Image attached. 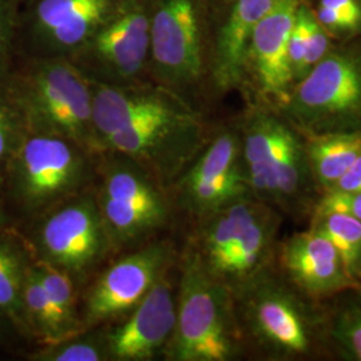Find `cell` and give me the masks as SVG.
I'll return each instance as SVG.
<instances>
[{
  "label": "cell",
  "instance_id": "6da1fadb",
  "mask_svg": "<svg viewBox=\"0 0 361 361\" xmlns=\"http://www.w3.org/2000/svg\"><path fill=\"white\" fill-rule=\"evenodd\" d=\"M98 157L66 138L27 133L1 173L16 226L92 189Z\"/></svg>",
  "mask_w": 361,
  "mask_h": 361
},
{
  "label": "cell",
  "instance_id": "7a4b0ae2",
  "mask_svg": "<svg viewBox=\"0 0 361 361\" xmlns=\"http://www.w3.org/2000/svg\"><path fill=\"white\" fill-rule=\"evenodd\" d=\"M28 133L66 138L101 155L92 125V85L67 58H19L6 87Z\"/></svg>",
  "mask_w": 361,
  "mask_h": 361
},
{
  "label": "cell",
  "instance_id": "3957f363",
  "mask_svg": "<svg viewBox=\"0 0 361 361\" xmlns=\"http://www.w3.org/2000/svg\"><path fill=\"white\" fill-rule=\"evenodd\" d=\"M250 193L276 210L296 214L312 202L313 180L305 141L264 104L246 114L238 130Z\"/></svg>",
  "mask_w": 361,
  "mask_h": 361
},
{
  "label": "cell",
  "instance_id": "277c9868",
  "mask_svg": "<svg viewBox=\"0 0 361 361\" xmlns=\"http://www.w3.org/2000/svg\"><path fill=\"white\" fill-rule=\"evenodd\" d=\"M177 319L164 349L168 361H232L245 340L229 289L210 277L188 252L180 257Z\"/></svg>",
  "mask_w": 361,
  "mask_h": 361
},
{
  "label": "cell",
  "instance_id": "5b68a950",
  "mask_svg": "<svg viewBox=\"0 0 361 361\" xmlns=\"http://www.w3.org/2000/svg\"><path fill=\"white\" fill-rule=\"evenodd\" d=\"M94 194L116 252L147 243L173 216L169 189L125 155L98 157Z\"/></svg>",
  "mask_w": 361,
  "mask_h": 361
},
{
  "label": "cell",
  "instance_id": "8992f818",
  "mask_svg": "<svg viewBox=\"0 0 361 361\" xmlns=\"http://www.w3.org/2000/svg\"><path fill=\"white\" fill-rule=\"evenodd\" d=\"M35 261L66 271L78 286L89 284L116 249L97 204L94 188L23 225Z\"/></svg>",
  "mask_w": 361,
  "mask_h": 361
},
{
  "label": "cell",
  "instance_id": "52a82bcc",
  "mask_svg": "<svg viewBox=\"0 0 361 361\" xmlns=\"http://www.w3.org/2000/svg\"><path fill=\"white\" fill-rule=\"evenodd\" d=\"M233 298L245 344H253L273 359L310 356L319 345L316 314L269 269Z\"/></svg>",
  "mask_w": 361,
  "mask_h": 361
},
{
  "label": "cell",
  "instance_id": "ba28073f",
  "mask_svg": "<svg viewBox=\"0 0 361 361\" xmlns=\"http://www.w3.org/2000/svg\"><path fill=\"white\" fill-rule=\"evenodd\" d=\"M207 71L202 0H152L149 78L193 104Z\"/></svg>",
  "mask_w": 361,
  "mask_h": 361
},
{
  "label": "cell",
  "instance_id": "9c48e42d",
  "mask_svg": "<svg viewBox=\"0 0 361 361\" xmlns=\"http://www.w3.org/2000/svg\"><path fill=\"white\" fill-rule=\"evenodd\" d=\"M281 110L307 135L361 131V56L328 52L293 85Z\"/></svg>",
  "mask_w": 361,
  "mask_h": 361
},
{
  "label": "cell",
  "instance_id": "30bf717a",
  "mask_svg": "<svg viewBox=\"0 0 361 361\" xmlns=\"http://www.w3.org/2000/svg\"><path fill=\"white\" fill-rule=\"evenodd\" d=\"M152 0H119L67 59L94 83L134 85L150 80Z\"/></svg>",
  "mask_w": 361,
  "mask_h": 361
},
{
  "label": "cell",
  "instance_id": "8fae6325",
  "mask_svg": "<svg viewBox=\"0 0 361 361\" xmlns=\"http://www.w3.org/2000/svg\"><path fill=\"white\" fill-rule=\"evenodd\" d=\"M205 125L195 109L157 116L111 134L104 153L125 155L140 164L170 192L207 145Z\"/></svg>",
  "mask_w": 361,
  "mask_h": 361
},
{
  "label": "cell",
  "instance_id": "7c38bea8",
  "mask_svg": "<svg viewBox=\"0 0 361 361\" xmlns=\"http://www.w3.org/2000/svg\"><path fill=\"white\" fill-rule=\"evenodd\" d=\"M177 253L169 240H149L98 271L79 310L82 331L114 323L133 310L158 279L170 271Z\"/></svg>",
  "mask_w": 361,
  "mask_h": 361
},
{
  "label": "cell",
  "instance_id": "4fadbf2b",
  "mask_svg": "<svg viewBox=\"0 0 361 361\" xmlns=\"http://www.w3.org/2000/svg\"><path fill=\"white\" fill-rule=\"evenodd\" d=\"M119 0H27L19 7V58H68L90 38Z\"/></svg>",
  "mask_w": 361,
  "mask_h": 361
},
{
  "label": "cell",
  "instance_id": "5bb4252c",
  "mask_svg": "<svg viewBox=\"0 0 361 361\" xmlns=\"http://www.w3.org/2000/svg\"><path fill=\"white\" fill-rule=\"evenodd\" d=\"M170 189L174 207L195 219L250 194L238 130H221L210 138Z\"/></svg>",
  "mask_w": 361,
  "mask_h": 361
},
{
  "label": "cell",
  "instance_id": "9a60e30c",
  "mask_svg": "<svg viewBox=\"0 0 361 361\" xmlns=\"http://www.w3.org/2000/svg\"><path fill=\"white\" fill-rule=\"evenodd\" d=\"M300 0H276L253 28L247 42L243 86L262 104L283 109L295 85L289 62V37Z\"/></svg>",
  "mask_w": 361,
  "mask_h": 361
},
{
  "label": "cell",
  "instance_id": "2e32d148",
  "mask_svg": "<svg viewBox=\"0 0 361 361\" xmlns=\"http://www.w3.org/2000/svg\"><path fill=\"white\" fill-rule=\"evenodd\" d=\"M170 271L119 323L104 325L109 361H149L162 356L177 319V283Z\"/></svg>",
  "mask_w": 361,
  "mask_h": 361
},
{
  "label": "cell",
  "instance_id": "e0dca14e",
  "mask_svg": "<svg viewBox=\"0 0 361 361\" xmlns=\"http://www.w3.org/2000/svg\"><path fill=\"white\" fill-rule=\"evenodd\" d=\"M91 85L92 125L101 154L104 141L119 130L146 119L195 109L152 80L123 86L94 82Z\"/></svg>",
  "mask_w": 361,
  "mask_h": 361
},
{
  "label": "cell",
  "instance_id": "ac0fdd59",
  "mask_svg": "<svg viewBox=\"0 0 361 361\" xmlns=\"http://www.w3.org/2000/svg\"><path fill=\"white\" fill-rule=\"evenodd\" d=\"M288 276L307 295L329 296L353 285L335 246L319 229L293 234L280 249Z\"/></svg>",
  "mask_w": 361,
  "mask_h": 361
},
{
  "label": "cell",
  "instance_id": "d6986e66",
  "mask_svg": "<svg viewBox=\"0 0 361 361\" xmlns=\"http://www.w3.org/2000/svg\"><path fill=\"white\" fill-rule=\"evenodd\" d=\"M274 3L276 0H231L212 49L210 78L217 90L226 92L243 87L250 34Z\"/></svg>",
  "mask_w": 361,
  "mask_h": 361
},
{
  "label": "cell",
  "instance_id": "ffe728a7",
  "mask_svg": "<svg viewBox=\"0 0 361 361\" xmlns=\"http://www.w3.org/2000/svg\"><path fill=\"white\" fill-rule=\"evenodd\" d=\"M32 261L26 238L19 228L0 229V314L27 341H31V337L23 310V284Z\"/></svg>",
  "mask_w": 361,
  "mask_h": 361
},
{
  "label": "cell",
  "instance_id": "44dd1931",
  "mask_svg": "<svg viewBox=\"0 0 361 361\" xmlns=\"http://www.w3.org/2000/svg\"><path fill=\"white\" fill-rule=\"evenodd\" d=\"M305 149L313 180L325 192L361 155V131L307 135Z\"/></svg>",
  "mask_w": 361,
  "mask_h": 361
},
{
  "label": "cell",
  "instance_id": "7402d4cb",
  "mask_svg": "<svg viewBox=\"0 0 361 361\" xmlns=\"http://www.w3.org/2000/svg\"><path fill=\"white\" fill-rule=\"evenodd\" d=\"M23 310L31 341H35L37 347L73 336L40 283L34 261L28 267L23 284Z\"/></svg>",
  "mask_w": 361,
  "mask_h": 361
},
{
  "label": "cell",
  "instance_id": "603a6c76",
  "mask_svg": "<svg viewBox=\"0 0 361 361\" xmlns=\"http://www.w3.org/2000/svg\"><path fill=\"white\" fill-rule=\"evenodd\" d=\"M312 226L335 246L350 280L357 281L361 258V221L340 213L313 214Z\"/></svg>",
  "mask_w": 361,
  "mask_h": 361
},
{
  "label": "cell",
  "instance_id": "cb8c5ba5",
  "mask_svg": "<svg viewBox=\"0 0 361 361\" xmlns=\"http://www.w3.org/2000/svg\"><path fill=\"white\" fill-rule=\"evenodd\" d=\"M31 361H109L104 326L82 331L27 353Z\"/></svg>",
  "mask_w": 361,
  "mask_h": 361
},
{
  "label": "cell",
  "instance_id": "d4e9b609",
  "mask_svg": "<svg viewBox=\"0 0 361 361\" xmlns=\"http://www.w3.org/2000/svg\"><path fill=\"white\" fill-rule=\"evenodd\" d=\"M39 280L44 286L55 310L73 335L82 332L79 316V290L77 283L66 273L49 264L35 261Z\"/></svg>",
  "mask_w": 361,
  "mask_h": 361
},
{
  "label": "cell",
  "instance_id": "484cf974",
  "mask_svg": "<svg viewBox=\"0 0 361 361\" xmlns=\"http://www.w3.org/2000/svg\"><path fill=\"white\" fill-rule=\"evenodd\" d=\"M27 126L6 89L0 91V173L27 135Z\"/></svg>",
  "mask_w": 361,
  "mask_h": 361
},
{
  "label": "cell",
  "instance_id": "4316f807",
  "mask_svg": "<svg viewBox=\"0 0 361 361\" xmlns=\"http://www.w3.org/2000/svg\"><path fill=\"white\" fill-rule=\"evenodd\" d=\"M18 15L19 6L0 0V91L7 87L19 59L16 47Z\"/></svg>",
  "mask_w": 361,
  "mask_h": 361
},
{
  "label": "cell",
  "instance_id": "83f0119b",
  "mask_svg": "<svg viewBox=\"0 0 361 361\" xmlns=\"http://www.w3.org/2000/svg\"><path fill=\"white\" fill-rule=\"evenodd\" d=\"M332 335L349 357L361 361V308L343 312L336 320Z\"/></svg>",
  "mask_w": 361,
  "mask_h": 361
},
{
  "label": "cell",
  "instance_id": "f1b7e54d",
  "mask_svg": "<svg viewBox=\"0 0 361 361\" xmlns=\"http://www.w3.org/2000/svg\"><path fill=\"white\" fill-rule=\"evenodd\" d=\"M313 214L340 213L361 221V193L338 189L325 190L323 197L313 205Z\"/></svg>",
  "mask_w": 361,
  "mask_h": 361
},
{
  "label": "cell",
  "instance_id": "f546056e",
  "mask_svg": "<svg viewBox=\"0 0 361 361\" xmlns=\"http://www.w3.org/2000/svg\"><path fill=\"white\" fill-rule=\"evenodd\" d=\"M307 13H308V7L300 3L297 8L295 25L289 37V62H290L295 83L301 79L302 65L307 54V43H308Z\"/></svg>",
  "mask_w": 361,
  "mask_h": 361
},
{
  "label": "cell",
  "instance_id": "4dcf8cb0",
  "mask_svg": "<svg viewBox=\"0 0 361 361\" xmlns=\"http://www.w3.org/2000/svg\"><path fill=\"white\" fill-rule=\"evenodd\" d=\"M307 22H308V26H307L308 43H307V54L302 65L301 78L305 77L310 70L323 59L324 56L329 52V47H331L329 34L317 20L316 13H313L310 7L307 13Z\"/></svg>",
  "mask_w": 361,
  "mask_h": 361
},
{
  "label": "cell",
  "instance_id": "1f68e13d",
  "mask_svg": "<svg viewBox=\"0 0 361 361\" xmlns=\"http://www.w3.org/2000/svg\"><path fill=\"white\" fill-rule=\"evenodd\" d=\"M316 18L331 35H350L361 30V20L348 13H340L336 8L320 4L316 10Z\"/></svg>",
  "mask_w": 361,
  "mask_h": 361
},
{
  "label": "cell",
  "instance_id": "d6a6232c",
  "mask_svg": "<svg viewBox=\"0 0 361 361\" xmlns=\"http://www.w3.org/2000/svg\"><path fill=\"white\" fill-rule=\"evenodd\" d=\"M332 189L361 193V155L352 164L347 173L336 182Z\"/></svg>",
  "mask_w": 361,
  "mask_h": 361
},
{
  "label": "cell",
  "instance_id": "836d02e7",
  "mask_svg": "<svg viewBox=\"0 0 361 361\" xmlns=\"http://www.w3.org/2000/svg\"><path fill=\"white\" fill-rule=\"evenodd\" d=\"M320 4L336 8L340 13H348L361 20V0H320Z\"/></svg>",
  "mask_w": 361,
  "mask_h": 361
},
{
  "label": "cell",
  "instance_id": "e575fe53",
  "mask_svg": "<svg viewBox=\"0 0 361 361\" xmlns=\"http://www.w3.org/2000/svg\"><path fill=\"white\" fill-rule=\"evenodd\" d=\"M16 338H22L13 324L10 323L3 314H0V348L13 345Z\"/></svg>",
  "mask_w": 361,
  "mask_h": 361
},
{
  "label": "cell",
  "instance_id": "d590c367",
  "mask_svg": "<svg viewBox=\"0 0 361 361\" xmlns=\"http://www.w3.org/2000/svg\"><path fill=\"white\" fill-rule=\"evenodd\" d=\"M11 226H16V224L7 207L4 189H3V178H1V173H0V229H6V228H11Z\"/></svg>",
  "mask_w": 361,
  "mask_h": 361
},
{
  "label": "cell",
  "instance_id": "8d00e7d4",
  "mask_svg": "<svg viewBox=\"0 0 361 361\" xmlns=\"http://www.w3.org/2000/svg\"><path fill=\"white\" fill-rule=\"evenodd\" d=\"M7 1H10V3H13V4H16V6H23L25 3H26L27 0H7Z\"/></svg>",
  "mask_w": 361,
  "mask_h": 361
},
{
  "label": "cell",
  "instance_id": "74e56055",
  "mask_svg": "<svg viewBox=\"0 0 361 361\" xmlns=\"http://www.w3.org/2000/svg\"><path fill=\"white\" fill-rule=\"evenodd\" d=\"M357 279H361V258L359 262V268H357Z\"/></svg>",
  "mask_w": 361,
  "mask_h": 361
},
{
  "label": "cell",
  "instance_id": "f35d334b",
  "mask_svg": "<svg viewBox=\"0 0 361 361\" xmlns=\"http://www.w3.org/2000/svg\"><path fill=\"white\" fill-rule=\"evenodd\" d=\"M216 1H219V0H216ZM219 1H221V0H219Z\"/></svg>",
  "mask_w": 361,
  "mask_h": 361
}]
</instances>
